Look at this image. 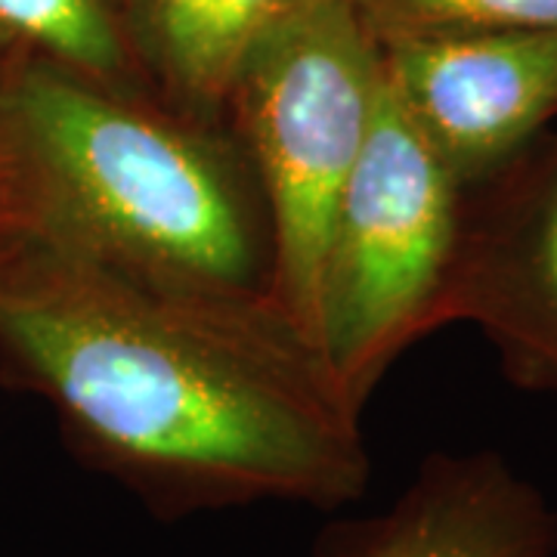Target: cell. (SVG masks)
Returning a JSON list of instances; mask_svg holds the SVG:
<instances>
[{"label":"cell","instance_id":"3","mask_svg":"<svg viewBox=\"0 0 557 557\" xmlns=\"http://www.w3.org/2000/svg\"><path fill=\"white\" fill-rule=\"evenodd\" d=\"M379 94V40L354 7L307 0L260 35L226 97V127L270 218L273 298L310 341L329 223L369 139Z\"/></svg>","mask_w":557,"mask_h":557},{"label":"cell","instance_id":"10","mask_svg":"<svg viewBox=\"0 0 557 557\" xmlns=\"http://www.w3.org/2000/svg\"><path fill=\"white\" fill-rule=\"evenodd\" d=\"M372 38L557 28V0H347Z\"/></svg>","mask_w":557,"mask_h":557},{"label":"cell","instance_id":"9","mask_svg":"<svg viewBox=\"0 0 557 557\" xmlns=\"http://www.w3.org/2000/svg\"><path fill=\"white\" fill-rule=\"evenodd\" d=\"M0 47L20 60L53 62L127 94L156 97L124 38L115 0H0Z\"/></svg>","mask_w":557,"mask_h":557},{"label":"cell","instance_id":"5","mask_svg":"<svg viewBox=\"0 0 557 557\" xmlns=\"http://www.w3.org/2000/svg\"><path fill=\"white\" fill-rule=\"evenodd\" d=\"M379 53L384 87L461 189L557 119V28L381 40Z\"/></svg>","mask_w":557,"mask_h":557},{"label":"cell","instance_id":"7","mask_svg":"<svg viewBox=\"0 0 557 557\" xmlns=\"http://www.w3.org/2000/svg\"><path fill=\"white\" fill-rule=\"evenodd\" d=\"M557 511L493 449L431 453L394 505L319 530L310 557H555Z\"/></svg>","mask_w":557,"mask_h":557},{"label":"cell","instance_id":"8","mask_svg":"<svg viewBox=\"0 0 557 557\" xmlns=\"http://www.w3.org/2000/svg\"><path fill=\"white\" fill-rule=\"evenodd\" d=\"M307 0H115L152 94L180 115L226 124V97L258 38Z\"/></svg>","mask_w":557,"mask_h":557},{"label":"cell","instance_id":"6","mask_svg":"<svg viewBox=\"0 0 557 557\" xmlns=\"http://www.w3.org/2000/svg\"><path fill=\"white\" fill-rule=\"evenodd\" d=\"M453 322L478 325L518 387L557 394V134L465 189Z\"/></svg>","mask_w":557,"mask_h":557},{"label":"cell","instance_id":"2","mask_svg":"<svg viewBox=\"0 0 557 557\" xmlns=\"http://www.w3.org/2000/svg\"><path fill=\"white\" fill-rule=\"evenodd\" d=\"M0 233L273 298L270 218L233 131L53 62L0 65Z\"/></svg>","mask_w":557,"mask_h":557},{"label":"cell","instance_id":"1","mask_svg":"<svg viewBox=\"0 0 557 557\" xmlns=\"http://www.w3.org/2000/svg\"><path fill=\"white\" fill-rule=\"evenodd\" d=\"M0 344L81 456L152 518L366 496L362 409L270 295L186 288L0 233Z\"/></svg>","mask_w":557,"mask_h":557},{"label":"cell","instance_id":"4","mask_svg":"<svg viewBox=\"0 0 557 557\" xmlns=\"http://www.w3.org/2000/svg\"><path fill=\"white\" fill-rule=\"evenodd\" d=\"M465 189L381 78L379 109L329 223L313 341L344 394L366 399L416 341L446 325Z\"/></svg>","mask_w":557,"mask_h":557}]
</instances>
